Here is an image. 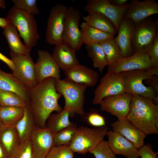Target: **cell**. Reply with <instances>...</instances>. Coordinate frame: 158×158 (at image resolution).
<instances>
[{"mask_svg": "<svg viewBox=\"0 0 158 158\" xmlns=\"http://www.w3.org/2000/svg\"><path fill=\"white\" fill-rule=\"evenodd\" d=\"M55 81L54 78H49L29 89L31 110L36 126L40 128H46L53 111L63 110L58 102L62 95L56 90Z\"/></svg>", "mask_w": 158, "mask_h": 158, "instance_id": "obj_1", "label": "cell"}, {"mask_svg": "<svg viewBox=\"0 0 158 158\" xmlns=\"http://www.w3.org/2000/svg\"><path fill=\"white\" fill-rule=\"evenodd\" d=\"M55 85L56 92L64 98L63 109L69 111L70 117L77 114L83 117L86 113L84 109V93L87 86L74 83L66 78L63 80L55 79Z\"/></svg>", "mask_w": 158, "mask_h": 158, "instance_id": "obj_2", "label": "cell"}, {"mask_svg": "<svg viewBox=\"0 0 158 158\" xmlns=\"http://www.w3.org/2000/svg\"><path fill=\"white\" fill-rule=\"evenodd\" d=\"M6 18L9 23L15 25L25 44L31 50L40 38L35 15L21 10L13 5Z\"/></svg>", "mask_w": 158, "mask_h": 158, "instance_id": "obj_3", "label": "cell"}, {"mask_svg": "<svg viewBox=\"0 0 158 158\" xmlns=\"http://www.w3.org/2000/svg\"><path fill=\"white\" fill-rule=\"evenodd\" d=\"M126 93L133 95H139L152 99L157 95L158 92L153 87L146 86L143 81L151 78L154 75H158V69L151 68L138 69L122 72Z\"/></svg>", "mask_w": 158, "mask_h": 158, "instance_id": "obj_4", "label": "cell"}, {"mask_svg": "<svg viewBox=\"0 0 158 158\" xmlns=\"http://www.w3.org/2000/svg\"><path fill=\"white\" fill-rule=\"evenodd\" d=\"M108 130L106 126L92 128L86 126L77 127L69 146L74 152L85 154L104 140Z\"/></svg>", "mask_w": 158, "mask_h": 158, "instance_id": "obj_5", "label": "cell"}, {"mask_svg": "<svg viewBox=\"0 0 158 158\" xmlns=\"http://www.w3.org/2000/svg\"><path fill=\"white\" fill-rule=\"evenodd\" d=\"M158 22L150 16L134 24L131 47L134 53H147L150 50L158 31Z\"/></svg>", "mask_w": 158, "mask_h": 158, "instance_id": "obj_6", "label": "cell"}, {"mask_svg": "<svg viewBox=\"0 0 158 158\" xmlns=\"http://www.w3.org/2000/svg\"><path fill=\"white\" fill-rule=\"evenodd\" d=\"M125 93L122 73L107 71L95 90L92 103L100 104L106 97Z\"/></svg>", "mask_w": 158, "mask_h": 158, "instance_id": "obj_7", "label": "cell"}, {"mask_svg": "<svg viewBox=\"0 0 158 158\" xmlns=\"http://www.w3.org/2000/svg\"><path fill=\"white\" fill-rule=\"evenodd\" d=\"M68 8L57 4L51 9L47 20L45 38L49 44L55 45L63 41L65 18Z\"/></svg>", "mask_w": 158, "mask_h": 158, "instance_id": "obj_8", "label": "cell"}, {"mask_svg": "<svg viewBox=\"0 0 158 158\" xmlns=\"http://www.w3.org/2000/svg\"><path fill=\"white\" fill-rule=\"evenodd\" d=\"M129 3L117 6L111 4L109 0H88L83 10L88 13L101 14L109 19L118 32L120 24L129 6Z\"/></svg>", "mask_w": 158, "mask_h": 158, "instance_id": "obj_9", "label": "cell"}, {"mask_svg": "<svg viewBox=\"0 0 158 158\" xmlns=\"http://www.w3.org/2000/svg\"><path fill=\"white\" fill-rule=\"evenodd\" d=\"M146 135L158 134V114L130 105L126 118Z\"/></svg>", "mask_w": 158, "mask_h": 158, "instance_id": "obj_10", "label": "cell"}, {"mask_svg": "<svg viewBox=\"0 0 158 158\" xmlns=\"http://www.w3.org/2000/svg\"><path fill=\"white\" fill-rule=\"evenodd\" d=\"M81 14L80 10L70 6L68 8L64 22L63 41L75 51L79 50L83 43L79 27Z\"/></svg>", "mask_w": 158, "mask_h": 158, "instance_id": "obj_11", "label": "cell"}, {"mask_svg": "<svg viewBox=\"0 0 158 158\" xmlns=\"http://www.w3.org/2000/svg\"><path fill=\"white\" fill-rule=\"evenodd\" d=\"M10 55L15 66L13 74L14 76L29 89L36 85L35 63L30 56L11 52Z\"/></svg>", "mask_w": 158, "mask_h": 158, "instance_id": "obj_12", "label": "cell"}, {"mask_svg": "<svg viewBox=\"0 0 158 158\" xmlns=\"http://www.w3.org/2000/svg\"><path fill=\"white\" fill-rule=\"evenodd\" d=\"M132 95L125 93L106 97L100 104V109L115 116L118 120L126 119L130 110Z\"/></svg>", "mask_w": 158, "mask_h": 158, "instance_id": "obj_13", "label": "cell"}, {"mask_svg": "<svg viewBox=\"0 0 158 158\" xmlns=\"http://www.w3.org/2000/svg\"><path fill=\"white\" fill-rule=\"evenodd\" d=\"M38 58L35 63L37 84L50 77L60 78V68L52 55L46 50H39Z\"/></svg>", "mask_w": 158, "mask_h": 158, "instance_id": "obj_14", "label": "cell"}, {"mask_svg": "<svg viewBox=\"0 0 158 158\" xmlns=\"http://www.w3.org/2000/svg\"><path fill=\"white\" fill-rule=\"evenodd\" d=\"M54 134L48 128L35 126L31 135L33 158H45L54 145Z\"/></svg>", "mask_w": 158, "mask_h": 158, "instance_id": "obj_15", "label": "cell"}, {"mask_svg": "<svg viewBox=\"0 0 158 158\" xmlns=\"http://www.w3.org/2000/svg\"><path fill=\"white\" fill-rule=\"evenodd\" d=\"M129 3L124 17L131 20L134 24L158 14V3L154 0H131Z\"/></svg>", "mask_w": 158, "mask_h": 158, "instance_id": "obj_16", "label": "cell"}, {"mask_svg": "<svg viewBox=\"0 0 158 158\" xmlns=\"http://www.w3.org/2000/svg\"><path fill=\"white\" fill-rule=\"evenodd\" d=\"M152 68L148 53H134L108 66L107 71L120 73L138 69Z\"/></svg>", "mask_w": 158, "mask_h": 158, "instance_id": "obj_17", "label": "cell"}, {"mask_svg": "<svg viewBox=\"0 0 158 158\" xmlns=\"http://www.w3.org/2000/svg\"><path fill=\"white\" fill-rule=\"evenodd\" d=\"M107 135L109 145L116 155H122L126 158H139L138 149L122 135L110 130L108 131Z\"/></svg>", "mask_w": 158, "mask_h": 158, "instance_id": "obj_18", "label": "cell"}, {"mask_svg": "<svg viewBox=\"0 0 158 158\" xmlns=\"http://www.w3.org/2000/svg\"><path fill=\"white\" fill-rule=\"evenodd\" d=\"M55 46L51 55L60 68L65 71L79 64L75 51L68 43L63 41Z\"/></svg>", "mask_w": 158, "mask_h": 158, "instance_id": "obj_19", "label": "cell"}, {"mask_svg": "<svg viewBox=\"0 0 158 158\" xmlns=\"http://www.w3.org/2000/svg\"><path fill=\"white\" fill-rule=\"evenodd\" d=\"M112 130L122 135L138 149L145 145L146 135L132 124L126 118L118 120L111 124Z\"/></svg>", "mask_w": 158, "mask_h": 158, "instance_id": "obj_20", "label": "cell"}, {"mask_svg": "<svg viewBox=\"0 0 158 158\" xmlns=\"http://www.w3.org/2000/svg\"><path fill=\"white\" fill-rule=\"evenodd\" d=\"M134 23L129 19L124 17L119 26L117 36L114 40L119 47L123 58L132 55L131 40Z\"/></svg>", "mask_w": 158, "mask_h": 158, "instance_id": "obj_21", "label": "cell"}, {"mask_svg": "<svg viewBox=\"0 0 158 158\" xmlns=\"http://www.w3.org/2000/svg\"><path fill=\"white\" fill-rule=\"evenodd\" d=\"M64 74L66 78L71 81L91 87L96 84L99 76L92 69L80 64L64 71Z\"/></svg>", "mask_w": 158, "mask_h": 158, "instance_id": "obj_22", "label": "cell"}, {"mask_svg": "<svg viewBox=\"0 0 158 158\" xmlns=\"http://www.w3.org/2000/svg\"><path fill=\"white\" fill-rule=\"evenodd\" d=\"M0 89L14 92L30 104L29 89L26 87L13 75L0 69Z\"/></svg>", "mask_w": 158, "mask_h": 158, "instance_id": "obj_23", "label": "cell"}, {"mask_svg": "<svg viewBox=\"0 0 158 158\" xmlns=\"http://www.w3.org/2000/svg\"><path fill=\"white\" fill-rule=\"evenodd\" d=\"M0 142L10 158L19 149L21 143L15 126H4L0 133Z\"/></svg>", "mask_w": 158, "mask_h": 158, "instance_id": "obj_24", "label": "cell"}, {"mask_svg": "<svg viewBox=\"0 0 158 158\" xmlns=\"http://www.w3.org/2000/svg\"><path fill=\"white\" fill-rule=\"evenodd\" d=\"M3 29V34L7 41L10 52L30 55L31 50L22 43L19 32L14 25L9 23L8 26Z\"/></svg>", "mask_w": 158, "mask_h": 158, "instance_id": "obj_25", "label": "cell"}, {"mask_svg": "<svg viewBox=\"0 0 158 158\" xmlns=\"http://www.w3.org/2000/svg\"><path fill=\"white\" fill-rule=\"evenodd\" d=\"M23 115L15 126L21 143L30 139L35 126V122L30 106L24 108Z\"/></svg>", "mask_w": 158, "mask_h": 158, "instance_id": "obj_26", "label": "cell"}, {"mask_svg": "<svg viewBox=\"0 0 158 158\" xmlns=\"http://www.w3.org/2000/svg\"><path fill=\"white\" fill-rule=\"evenodd\" d=\"M83 19L90 26L114 36L117 31L112 22L108 18L99 13H88Z\"/></svg>", "mask_w": 158, "mask_h": 158, "instance_id": "obj_27", "label": "cell"}, {"mask_svg": "<svg viewBox=\"0 0 158 158\" xmlns=\"http://www.w3.org/2000/svg\"><path fill=\"white\" fill-rule=\"evenodd\" d=\"M80 27L83 43L85 45L114 38V36L92 27L85 22H83Z\"/></svg>", "mask_w": 158, "mask_h": 158, "instance_id": "obj_28", "label": "cell"}, {"mask_svg": "<svg viewBox=\"0 0 158 158\" xmlns=\"http://www.w3.org/2000/svg\"><path fill=\"white\" fill-rule=\"evenodd\" d=\"M69 117V111L64 109L59 112L51 114L47 120L46 128L54 134L59 132L74 123L70 121Z\"/></svg>", "mask_w": 158, "mask_h": 158, "instance_id": "obj_29", "label": "cell"}, {"mask_svg": "<svg viewBox=\"0 0 158 158\" xmlns=\"http://www.w3.org/2000/svg\"><path fill=\"white\" fill-rule=\"evenodd\" d=\"M85 48L88 56L92 60L94 67L102 73L105 68L109 66V63L100 45L97 43L91 44L86 45Z\"/></svg>", "mask_w": 158, "mask_h": 158, "instance_id": "obj_30", "label": "cell"}, {"mask_svg": "<svg viewBox=\"0 0 158 158\" xmlns=\"http://www.w3.org/2000/svg\"><path fill=\"white\" fill-rule=\"evenodd\" d=\"M24 113V108L1 107L0 108V121L4 126H15L22 118Z\"/></svg>", "mask_w": 158, "mask_h": 158, "instance_id": "obj_31", "label": "cell"}, {"mask_svg": "<svg viewBox=\"0 0 158 158\" xmlns=\"http://www.w3.org/2000/svg\"><path fill=\"white\" fill-rule=\"evenodd\" d=\"M98 43L105 53L109 63L108 66L123 58L120 49L114 39L107 40Z\"/></svg>", "mask_w": 158, "mask_h": 158, "instance_id": "obj_32", "label": "cell"}, {"mask_svg": "<svg viewBox=\"0 0 158 158\" xmlns=\"http://www.w3.org/2000/svg\"><path fill=\"white\" fill-rule=\"evenodd\" d=\"M0 104L1 107H14L24 108L29 104L17 94L0 89Z\"/></svg>", "mask_w": 158, "mask_h": 158, "instance_id": "obj_33", "label": "cell"}, {"mask_svg": "<svg viewBox=\"0 0 158 158\" xmlns=\"http://www.w3.org/2000/svg\"><path fill=\"white\" fill-rule=\"evenodd\" d=\"M77 125L71 126L54 134V145L69 146L75 134Z\"/></svg>", "mask_w": 158, "mask_h": 158, "instance_id": "obj_34", "label": "cell"}, {"mask_svg": "<svg viewBox=\"0 0 158 158\" xmlns=\"http://www.w3.org/2000/svg\"><path fill=\"white\" fill-rule=\"evenodd\" d=\"M82 117L88 125L95 128L106 126L105 118L95 109H90L89 112L86 113Z\"/></svg>", "mask_w": 158, "mask_h": 158, "instance_id": "obj_35", "label": "cell"}, {"mask_svg": "<svg viewBox=\"0 0 158 158\" xmlns=\"http://www.w3.org/2000/svg\"><path fill=\"white\" fill-rule=\"evenodd\" d=\"M74 153L69 146H54L45 158H74Z\"/></svg>", "mask_w": 158, "mask_h": 158, "instance_id": "obj_36", "label": "cell"}, {"mask_svg": "<svg viewBox=\"0 0 158 158\" xmlns=\"http://www.w3.org/2000/svg\"><path fill=\"white\" fill-rule=\"evenodd\" d=\"M89 152L93 154L95 158H117L108 142L104 140Z\"/></svg>", "mask_w": 158, "mask_h": 158, "instance_id": "obj_37", "label": "cell"}, {"mask_svg": "<svg viewBox=\"0 0 158 158\" xmlns=\"http://www.w3.org/2000/svg\"><path fill=\"white\" fill-rule=\"evenodd\" d=\"M14 6L18 9L33 15L40 13L36 0H12Z\"/></svg>", "mask_w": 158, "mask_h": 158, "instance_id": "obj_38", "label": "cell"}, {"mask_svg": "<svg viewBox=\"0 0 158 158\" xmlns=\"http://www.w3.org/2000/svg\"><path fill=\"white\" fill-rule=\"evenodd\" d=\"M12 158H33L30 139L21 143L18 151Z\"/></svg>", "mask_w": 158, "mask_h": 158, "instance_id": "obj_39", "label": "cell"}, {"mask_svg": "<svg viewBox=\"0 0 158 158\" xmlns=\"http://www.w3.org/2000/svg\"><path fill=\"white\" fill-rule=\"evenodd\" d=\"M147 53L152 68L158 69V32L150 50Z\"/></svg>", "mask_w": 158, "mask_h": 158, "instance_id": "obj_40", "label": "cell"}, {"mask_svg": "<svg viewBox=\"0 0 158 158\" xmlns=\"http://www.w3.org/2000/svg\"><path fill=\"white\" fill-rule=\"evenodd\" d=\"M138 152L141 158H158V152H154L149 145H143L138 149Z\"/></svg>", "mask_w": 158, "mask_h": 158, "instance_id": "obj_41", "label": "cell"}, {"mask_svg": "<svg viewBox=\"0 0 158 158\" xmlns=\"http://www.w3.org/2000/svg\"><path fill=\"white\" fill-rule=\"evenodd\" d=\"M147 84L154 88L158 92V75H154L152 77L144 80Z\"/></svg>", "mask_w": 158, "mask_h": 158, "instance_id": "obj_42", "label": "cell"}, {"mask_svg": "<svg viewBox=\"0 0 158 158\" xmlns=\"http://www.w3.org/2000/svg\"><path fill=\"white\" fill-rule=\"evenodd\" d=\"M0 60L6 63L13 72L15 70L14 64L11 59H10L0 52Z\"/></svg>", "mask_w": 158, "mask_h": 158, "instance_id": "obj_43", "label": "cell"}, {"mask_svg": "<svg viewBox=\"0 0 158 158\" xmlns=\"http://www.w3.org/2000/svg\"><path fill=\"white\" fill-rule=\"evenodd\" d=\"M0 158H10L6 150L0 142Z\"/></svg>", "mask_w": 158, "mask_h": 158, "instance_id": "obj_44", "label": "cell"}, {"mask_svg": "<svg viewBox=\"0 0 158 158\" xmlns=\"http://www.w3.org/2000/svg\"><path fill=\"white\" fill-rule=\"evenodd\" d=\"M127 0H109L112 4L117 6H122L126 3Z\"/></svg>", "mask_w": 158, "mask_h": 158, "instance_id": "obj_45", "label": "cell"}, {"mask_svg": "<svg viewBox=\"0 0 158 158\" xmlns=\"http://www.w3.org/2000/svg\"><path fill=\"white\" fill-rule=\"evenodd\" d=\"M9 24V23L6 18L0 17V27L4 29L8 26Z\"/></svg>", "mask_w": 158, "mask_h": 158, "instance_id": "obj_46", "label": "cell"}, {"mask_svg": "<svg viewBox=\"0 0 158 158\" xmlns=\"http://www.w3.org/2000/svg\"><path fill=\"white\" fill-rule=\"evenodd\" d=\"M6 7V5L5 1L0 0V7L3 9H5Z\"/></svg>", "mask_w": 158, "mask_h": 158, "instance_id": "obj_47", "label": "cell"}, {"mask_svg": "<svg viewBox=\"0 0 158 158\" xmlns=\"http://www.w3.org/2000/svg\"><path fill=\"white\" fill-rule=\"evenodd\" d=\"M4 126L0 121V133L4 127Z\"/></svg>", "mask_w": 158, "mask_h": 158, "instance_id": "obj_48", "label": "cell"}, {"mask_svg": "<svg viewBox=\"0 0 158 158\" xmlns=\"http://www.w3.org/2000/svg\"><path fill=\"white\" fill-rule=\"evenodd\" d=\"M1 105H0V108H1Z\"/></svg>", "mask_w": 158, "mask_h": 158, "instance_id": "obj_49", "label": "cell"}]
</instances>
